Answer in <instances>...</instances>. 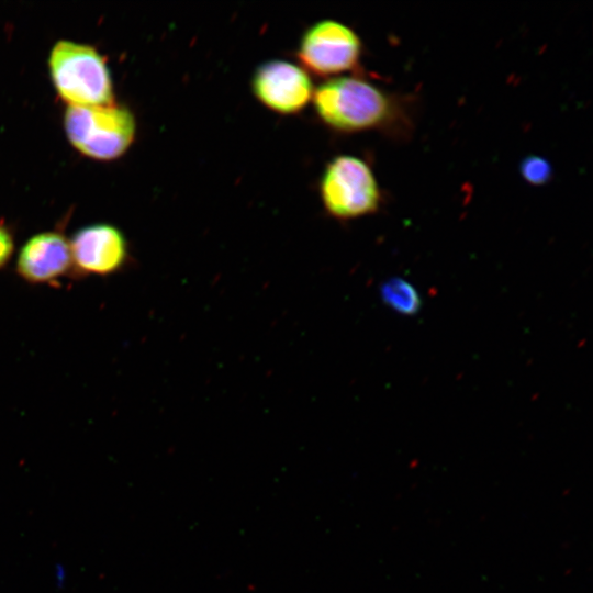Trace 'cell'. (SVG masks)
I'll return each instance as SVG.
<instances>
[{
	"label": "cell",
	"mask_w": 593,
	"mask_h": 593,
	"mask_svg": "<svg viewBox=\"0 0 593 593\" xmlns=\"http://www.w3.org/2000/svg\"><path fill=\"white\" fill-rule=\"evenodd\" d=\"M312 103L318 121L336 133L381 132L404 137L412 128L409 100L359 72L327 78L314 89Z\"/></svg>",
	"instance_id": "1"
},
{
	"label": "cell",
	"mask_w": 593,
	"mask_h": 593,
	"mask_svg": "<svg viewBox=\"0 0 593 593\" xmlns=\"http://www.w3.org/2000/svg\"><path fill=\"white\" fill-rule=\"evenodd\" d=\"M47 64L53 86L68 105L114 102L107 60L92 45L59 40L51 48Z\"/></svg>",
	"instance_id": "2"
},
{
	"label": "cell",
	"mask_w": 593,
	"mask_h": 593,
	"mask_svg": "<svg viewBox=\"0 0 593 593\" xmlns=\"http://www.w3.org/2000/svg\"><path fill=\"white\" fill-rule=\"evenodd\" d=\"M64 127L69 143L86 157L112 160L121 157L136 135L133 112L123 104L68 105Z\"/></svg>",
	"instance_id": "3"
},
{
	"label": "cell",
	"mask_w": 593,
	"mask_h": 593,
	"mask_svg": "<svg viewBox=\"0 0 593 593\" xmlns=\"http://www.w3.org/2000/svg\"><path fill=\"white\" fill-rule=\"evenodd\" d=\"M318 193L326 213L349 221L378 212L382 191L371 166L362 158L342 154L324 166Z\"/></svg>",
	"instance_id": "4"
},
{
	"label": "cell",
	"mask_w": 593,
	"mask_h": 593,
	"mask_svg": "<svg viewBox=\"0 0 593 593\" xmlns=\"http://www.w3.org/2000/svg\"><path fill=\"white\" fill-rule=\"evenodd\" d=\"M362 52V42L351 27L323 19L303 31L295 56L304 70L327 79L348 71L356 74Z\"/></svg>",
	"instance_id": "5"
},
{
	"label": "cell",
	"mask_w": 593,
	"mask_h": 593,
	"mask_svg": "<svg viewBox=\"0 0 593 593\" xmlns=\"http://www.w3.org/2000/svg\"><path fill=\"white\" fill-rule=\"evenodd\" d=\"M314 89L306 70L282 59L259 64L250 79V90L257 101L281 115L300 113L312 101Z\"/></svg>",
	"instance_id": "6"
},
{
	"label": "cell",
	"mask_w": 593,
	"mask_h": 593,
	"mask_svg": "<svg viewBox=\"0 0 593 593\" xmlns=\"http://www.w3.org/2000/svg\"><path fill=\"white\" fill-rule=\"evenodd\" d=\"M74 272L80 276H110L128 260V243L123 232L109 223L77 230L69 239Z\"/></svg>",
	"instance_id": "7"
},
{
	"label": "cell",
	"mask_w": 593,
	"mask_h": 593,
	"mask_svg": "<svg viewBox=\"0 0 593 593\" xmlns=\"http://www.w3.org/2000/svg\"><path fill=\"white\" fill-rule=\"evenodd\" d=\"M15 271L31 284L55 282L74 272L69 239L58 231L32 235L18 253Z\"/></svg>",
	"instance_id": "8"
},
{
	"label": "cell",
	"mask_w": 593,
	"mask_h": 593,
	"mask_svg": "<svg viewBox=\"0 0 593 593\" xmlns=\"http://www.w3.org/2000/svg\"><path fill=\"white\" fill-rule=\"evenodd\" d=\"M382 298L393 309L401 313L411 314L419 306L416 290L404 280H391L382 288Z\"/></svg>",
	"instance_id": "9"
},
{
	"label": "cell",
	"mask_w": 593,
	"mask_h": 593,
	"mask_svg": "<svg viewBox=\"0 0 593 593\" xmlns=\"http://www.w3.org/2000/svg\"><path fill=\"white\" fill-rule=\"evenodd\" d=\"M521 169L523 177L534 184L546 182L550 176L549 163L540 157H528L524 159Z\"/></svg>",
	"instance_id": "10"
},
{
	"label": "cell",
	"mask_w": 593,
	"mask_h": 593,
	"mask_svg": "<svg viewBox=\"0 0 593 593\" xmlns=\"http://www.w3.org/2000/svg\"><path fill=\"white\" fill-rule=\"evenodd\" d=\"M14 251V238L11 231L0 222V270L11 260Z\"/></svg>",
	"instance_id": "11"
}]
</instances>
